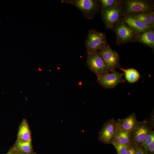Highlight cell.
I'll return each instance as SVG.
<instances>
[{"label": "cell", "mask_w": 154, "mask_h": 154, "mask_svg": "<svg viewBox=\"0 0 154 154\" xmlns=\"http://www.w3.org/2000/svg\"><path fill=\"white\" fill-rule=\"evenodd\" d=\"M154 141V131L151 130L146 135L140 147L145 151L149 145Z\"/></svg>", "instance_id": "ffe728a7"}, {"label": "cell", "mask_w": 154, "mask_h": 154, "mask_svg": "<svg viewBox=\"0 0 154 154\" xmlns=\"http://www.w3.org/2000/svg\"><path fill=\"white\" fill-rule=\"evenodd\" d=\"M101 8V12L111 8L119 4L122 1L116 0H99Z\"/></svg>", "instance_id": "d6986e66"}, {"label": "cell", "mask_w": 154, "mask_h": 154, "mask_svg": "<svg viewBox=\"0 0 154 154\" xmlns=\"http://www.w3.org/2000/svg\"><path fill=\"white\" fill-rule=\"evenodd\" d=\"M121 4L124 16L153 11V3L148 1H122Z\"/></svg>", "instance_id": "7a4b0ae2"}, {"label": "cell", "mask_w": 154, "mask_h": 154, "mask_svg": "<svg viewBox=\"0 0 154 154\" xmlns=\"http://www.w3.org/2000/svg\"><path fill=\"white\" fill-rule=\"evenodd\" d=\"M32 154H36L34 152Z\"/></svg>", "instance_id": "4316f807"}, {"label": "cell", "mask_w": 154, "mask_h": 154, "mask_svg": "<svg viewBox=\"0 0 154 154\" xmlns=\"http://www.w3.org/2000/svg\"><path fill=\"white\" fill-rule=\"evenodd\" d=\"M123 20L126 24L138 33L153 29L132 15H124Z\"/></svg>", "instance_id": "8fae6325"}, {"label": "cell", "mask_w": 154, "mask_h": 154, "mask_svg": "<svg viewBox=\"0 0 154 154\" xmlns=\"http://www.w3.org/2000/svg\"><path fill=\"white\" fill-rule=\"evenodd\" d=\"M103 59L108 72H111L120 67L119 56L108 44L98 51Z\"/></svg>", "instance_id": "52a82bcc"}, {"label": "cell", "mask_w": 154, "mask_h": 154, "mask_svg": "<svg viewBox=\"0 0 154 154\" xmlns=\"http://www.w3.org/2000/svg\"><path fill=\"white\" fill-rule=\"evenodd\" d=\"M85 43L87 54L98 52L108 44L105 33L94 29L89 31Z\"/></svg>", "instance_id": "3957f363"}, {"label": "cell", "mask_w": 154, "mask_h": 154, "mask_svg": "<svg viewBox=\"0 0 154 154\" xmlns=\"http://www.w3.org/2000/svg\"><path fill=\"white\" fill-rule=\"evenodd\" d=\"M145 151L148 154H154V141L149 145Z\"/></svg>", "instance_id": "603a6c76"}, {"label": "cell", "mask_w": 154, "mask_h": 154, "mask_svg": "<svg viewBox=\"0 0 154 154\" xmlns=\"http://www.w3.org/2000/svg\"><path fill=\"white\" fill-rule=\"evenodd\" d=\"M13 150L12 153V154H20L18 152H17L16 150H15L13 147Z\"/></svg>", "instance_id": "d4e9b609"}, {"label": "cell", "mask_w": 154, "mask_h": 154, "mask_svg": "<svg viewBox=\"0 0 154 154\" xmlns=\"http://www.w3.org/2000/svg\"><path fill=\"white\" fill-rule=\"evenodd\" d=\"M126 154H135L134 145L131 143L130 145Z\"/></svg>", "instance_id": "cb8c5ba5"}, {"label": "cell", "mask_w": 154, "mask_h": 154, "mask_svg": "<svg viewBox=\"0 0 154 154\" xmlns=\"http://www.w3.org/2000/svg\"><path fill=\"white\" fill-rule=\"evenodd\" d=\"M117 121L113 119H109L104 123L99 133V141L104 144L111 143L115 134Z\"/></svg>", "instance_id": "9c48e42d"}, {"label": "cell", "mask_w": 154, "mask_h": 154, "mask_svg": "<svg viewBox=\"0 0 154 154\" xmlns=\"http://www.w3.org/2000/svg\"><path fill=\"white\" fill-rule=\"evenodd\" d=\"M140 122L137 119L135 113H133L120 121L117 122L116 125L122 129L132 132L136 128Z\"/></svg>", "instance_id": "7c38bea8"}, {"label": "cell", "mask_w": 154, "mask_h": 154, "mask_svg": "<svg viewBox=\"0 0 154 154\" xmlns=\"http://www.w3.org/2000/svg\"><path fill=\"white\" fill-rule=\"evenodd\" d=\"M13 150V148H11L6 154H12Z\"/></svg>", "instance_id": "484cf974"}, {"label": "cell", "mask_w": 154, "mask_h": 154, "mask_svg": "<svg viewBox=\"0 0 154 154\" xmlns=\"http://www.w3.org/2000/svg\"><path fill=\"white\" fill-rule=\"evenodd\" d=\"M121 2L111 8L101 12L102 19L106 28L113 29L123 19L124 15Z\"/></svg>", "instance_id": "5b68a950"}, {"label": "cell", "mask_w": 154, "mask_h": 154, "mask_svg": "<svg viewBox=\"0 0 154 154\" xmlns=\"http://www.w3.org/2000/svg\"><path fill=\"white\" fill-rule=\"evenodd\" d=\"M31 139V133L28 123L26 119H23L19 128L17 140L26 142Z\"/></svg>", "instance_id": "9a60e30c"}, {"label": "cell", "mask_w": 154, "mask_h": 154, "mask_svg": "<svg viewBox=\"0 0 154 154\" xmlns=\"http://www.w3.org/2000/svg\"><path fill=\"white\" fill-rule=\"evenodd\" d=\"M61 2L75 6L81 11L84 17L88 19H92L96 14L101 11L99 0H62Z\"/></svg>", "instance_id": "6da1fadb"}, {"label": "cell", "mask_w": 154, "mask_h": 154, "mask_svg": "<svg viewBox=\"0 0 154 154\" xmlns=\"http://www.w3.org/2000/svg\"><path fill=\"white\" fill-rule=\"evenodd\" d=\"M151 130L146 122H140L131 132V143L140 147L146 135Z\"/></svg>", "instance_id": "30bf717a"}, {"label": "cell", "mask_w": 154, "mask_h": 154, "mask_svg": "<svg viewBox=\"0 0 154 154\" xmlns=\"http://www.w3.org/2000/svg\"><path fill=\"white\" fill-rule=\"evenodd\" d=\"M131 132L121 129L118 127L116 124L115 135L112 142L122 144H130Z\"/></svg>", "instance_id": "5bb4252c"}, {"label": "cell", "mask_w": 154, "mask_h": 154, "mask_svg": "<svg viewBox=\"0 0 154 154\" xmlns=\"http://www.w3.org/2000/svg\"><path fill=\"white\" fill-rule=\"evenodd\" d=\"M123 74V73L114 70L110 73L108 72L97 76V81L104 88H113L119 84L124 82L122 78Z\"/></svg>", "instance_id": "ba28073f"}, {"label": "cell", "mask_w": 154, "mask_h": 154, "mask_svg": "<svg viewBox=\"0 0 154 154\" xmlns=\"http://www.w3.org/2000/svg\"><path fill=\"white\" fill-rule=\"evenodd\" d=\"M13 147L20 154H32L34 152L32 147L31 139L26 142L17 140Z\"/></svg>", "instance_id": "2e32d148"}, {"label": "cell", "mask_w": 154, "mask_h": 154, "mask_svg": "<svg viewBox=\"0 0 154 154\" xmlns=\"http://www.w3.org/2000/svg\"><path fill=\"white\" fill-rule=\"evenodd\" d=\"M86 64L90 69L97 76L108 72L107 66L98 52L88 54Z\"/></svg>", "instance_id": "8992f818"}, {"label": "cell", "mask_w": 154, "mask_h": 154, "mask_svg": "<svg viewBox=\"0 0 154 154\" xmlns=\"http://www.w3.org/2000/svg\"><path fill=\"white\" fill-rule=\"evenodd\" d=\"M120 69L124 72L126 80L129 83L136 82L140 77L139 73L135 69L132 68L124 69L122 68Z\"/></svg>", "instance_id": "e0dca14e"}, {"label": "cell", "mask_w": 154, "mask_h": 154, "mask_svg": "<svg viewBox=\"0 0 154 154\" xmlns=\"http://www.w3.org/2000/svg\"><path fill=\"white\" fill-rule=\"evenodd\" d=\"M136 42H141L152 48H154V30L153 29L148 30L140 33H137Z\"/></svg>", "instance_id": "4fadbf2b"}, {"label": "cell", "mask_w": 154, "mask_h": 154, "mask_svg": "<svg viewBox=\"0 0 154 154\" xmlns=\"http://www.w3.org/2000/svg\"><path fill=\"white\" fill-rule=\"evenodd\" d=\"M151 12L139 13L132 15L153 29L154 24L152 22Z\"/></svg>", "instance_id": "ac0fdd59"}, {"label": "cell", "mask_w": 154, "mask_h": 154, "mask_svg": "<svg viewBox=\"0 0 154 154\" xmlns=\"http://www.w3.org/2000/svg\"><path fill=\"white\" fill-rule=\"evenodd\" d=\"M135 154H148V153L140 147L134 145Z\"/></svg>", "instance_id": "7402d4cb"}, {"label": "cell", "mask_w": 154, "mask_h": 154, "mask_svg": "<svg viewBox=\"0 0 154 154\" xmlns=\"http://www.w3.org/2000/svg\"><path fill=\"white\" fill-rule=\"evenodd\" d=\"M111 144L114 147L117 154H126L131 144H122L115 142H112Z\"/></svg>", "instance_id": "44dd1931"}, {"label": "cell", "mask_w": 154, "mask_h": 154, "mask_svg": "<svg viewBox=\"0 0 154 154\" xmlns=\"http://www.w3.org/2000/svg\"><path fill=\"white\" fill-rule=\"evenodd\" d=\"M113 29L116 35L117 45L136 41L137 33L126 24L123 19Z\"/></svg>", "instance_id": "277c9868"}]
</instances>
